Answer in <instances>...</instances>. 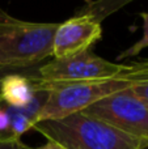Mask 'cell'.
I'll return each mask as SVG.
<instances>
[{
  "label": "cell",
  "mask_w": 148,
  "mask_h": 149,
  "mask_svg": "<svg viewBox=\"0 0 148 149\" xmlns=\"http://www.w3.org/2000/svg\"><path fill=\"white\" fill-rule=\"evenodd\" d=\"M10 116V132L20 137L22 134H25L28 130L34 127V114H26V113H15L9 114Z\"/></svg>",
  "instance_id": "cell-10"
},
{
  "label": "cell",
  "mask_w": 148,
  "mask_h": 149,
  "mask_svg": "<svg viewBox=\"0 0 148 149\" xmlns=\"http://www.w3.org/2000/svg\"><path fill=\"white\" fill-rule=\"evenodd\" d=\"M20 137L13 135L12 132H0V149H22Z\"/></svg>",
  "instance_id": "cell-11"
},
{
  "label": "cell",
  "mask_w": 148,
  "mask_h": 149,
  "mask_svg": "<svg viewBox=\"0 0 148 149\" xmlns=\"http://www.w3.org/2000/svg\"><path fill=\"white\" fill-rule=\"evenodd\" d=\"M36 149H64V148H63L62 145L57 144V143H54V141H49V140H47L46 144L41 145V147H38V148H36Z\"/></svg>",
  "instance_id": "cell-15"
},
{
  "label": "cell",
  "mask_w": 148,
  "mask_h": 149,
  "mask_svg": "<svg viewBox=\"0 0 148 149\" xmlns=\"http://www.w3.org/2000/svg\"><path fill=\"white\" fill-rule=\"evenodd\" d=\"M143 82H148V58L126 64L122 72L106 80L52 84L34 81L37 92L46 93V98L34 115V126L42 120L59 119L80 113L108 95L131 89Z\"/></svg>",
  "instance_id": "cell-1"
},
{
  "label": "cell",
  "mask_w": 148,
  "mask_h": 149,
  "mask_svg": "<svg viewBox=\"0 0 148 149\" xmlns=\"http://www.w3.org/2000/svg\"><path fill=\"white\" fill-rule=\"evenodd\" d=\"M37 71H38V67L36 70L33 68H29V70H21V68H3L0 67V81L4 79L5 76L12 73H30V74H37Z\"/></svg>",
  "instance_id": "cell-13"
},
{
  "label": "cell",
  "mask_w": 148,
  "mask_h": 149,
  "mask_svg": "<svg viewBox=\"0 0 148 149\" xmlns=\"http://www.w3.org/2000/svg\"><path fill=\"white\" fill-rule=\"evenodd\" d=\"M139 16H140L142 20H143V37H142L136 43H134L130 49H127V50L121 52L117 58L118 62L122 59H126V58L136 56V55L140 54L144 49L148 47V12H140Z\"/></svg>",
  "instance_id": "cell-9"
},
{
  "label": "cell",
  "mask_w": 148,
  "mask_h": 149,
  "mask_svg": "<svg viewBox=\"0 0 148 149\" xmlns=\"http://www.w3.org/2000/svg\"><path fill=\"white\" fill-rule=\"evenodd\" d=\"M59 22H30L0 9V67L29 70L52 56Z\"/></svg>",
  "instance_id": "cell-3"
},
{
  "label": "cell",
  "mask_w": 148,
  "mask_h": 149,
  "mask_svg": "<svg viewBox=\"0 0 148 149\" xmlns=\"http://www.w3.org/2000/svg\"><path fill=\"white\" fill-rule=\"evenodd\" d=\"M147 149H148V148H147Z\"/></svg>",
  "instance_id": "cell-17"
},
{
  "label": "cell",
  "mask_w": 148,
  "mask_h": 149,
  "mask_svg": "<svg viewBox=\"0 0 148 149\" xmlns=\"http://www.w3.org/2000/svg\"><path fill=\"white\" fill-rule=\"evenodd\" d=\"M80 113L131 136L148 140V109L135 97L131 89L108 95Z\"/></svg>",
  "instance_id": "cell-4"
},
{
  "label": "cell",
  "mask_w": 148,
  "mask_h": 149,
  "mask_svg": "<svg viewBox=\"0 0 148 149\" xmlns=\"http://www.w3.org/2000/svg\"><path fill=\"white\" fill-rule=\"evenodd\" d=\"M64 149H147L148 140L131 136L83 113L42 120L33 127Z\"/></svg>",
  "instance_id": "cell-2"
},
{
  "label": "cell",
  "mask_w": 148,
  "mask_h": 149,
  "mask_svg": "<svg viewBox=\"0 0 148 149\" xmlns=\"http://www.w3.org/2000/svg\"><path fill=\"white\" fill-rule=\"evenodd\" d=\"M0 102H1V98H0Z\"/></svg>",
  "instance_id": "cell-16"
},
{
  "label": "cell",
  "mask_w": 148,
  "mask_h": 149,
  "mask_svg": "<svg viewBox=\"0 0 148 149\" xmlns=\"http://www.w3.org/2000/svg\"><path fill=\"white\" fill-rule=\"evenodd\" d=\"M37 74L12 73L0 81V98L1 102L15 109H29L36 100L38 92L33 80Z\"/></svg>",
  "instance_id": "cell-7"
},
{
  "label": "cell",
  "mask_w": 148,
  "mask_h": 149,
  "mask_svg": "<svg viewBox=\"0 0 148 149\" xmlns=\"http://www.w3.org/2000/svg\"><path fill=\"white\" fill-rule=\"evenodd\" d=\"M101 38V24L75 13L71 18L59 22L54 36L52 56L60 59L89 51Z\"/></svg>",
  "instance_id": "cell-6"
},
{
  "label": "cell",
  "mask_w": 148,
  "mask_h": 149,
  "mask_svg": "<svg viewBox=\"0 0 148 149\" xmlns=\"http://www.w3.org/2000/svg\"><path fill=\"white\" fill-rule=\"evenodd\" d=\"M125 65L106 60L89 50L72 56L60 59L54 58L51 62L39 65L34 81L52 84L106 80L122 72Z\"/></svg>",
  "instance_id": "cell-5"
},
{
  "label": "cell",
  "mask_w": 148,
  "mask_h": 149,
  "mask_svg": "<svg viewBox=\"0 0 148 149\" xmlns=\"http://www.w3.org/2000/svg\"><path fill=\"white\" fill-rule=\"evenodd\" d=\"M130 0H101V1H87L84 4L83 8L76 12V15L88 17L91 20L100 22L106 18L108 16L113 15L114 12H117L118 9H121L122 7H125Z\"/></svg>",
  "instance_id": "cell-8"
},
{
  "label": "cell",
  "mask_w": 148,
  "mask_h": 149,
  "mask_svg": "<svg viewBox=\"0 0 148 149\" xmlns=\"http://www.w3.org/2000/svg\"><path fill=\"white\" fill-rule=\"evenodd\" d=\"M10 127V116L7 110L0 107V132L9 131Z\"/></svg>",
  "instance_id": "cell-14"
},
{
  "label": "cell",
  "mask_w": 148,
  "mask_h": 149,
  "mask_svg": "<svg viewBox=\"0 0 148 149\" xmlns=\"http://www.w3.org/2000/svg\"><path fill=\"white\" fill-rule=\"evenodd\" d=\"M131 90L135 94V97L148 109V82H143V84H139L136 86H133Z\"/></svg>",
  "instance_id": "cell-12"
}]
</instances>
